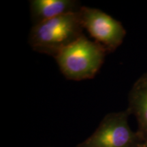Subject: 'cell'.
<instances>
[{"mask_svg":"<svg viewBox=\"0 0 147 147\" xmlns=\"http://www.w3.org/2000/svg\"><path fill=\"white\" fill-rule=\"evenodd\" d=\"M78 12H73L33 25L29 44L33 50L55 58L65 48L83 34Z\"/></svg>","mask_w":147,"mask_h":147,"instance_id":"obj_1","label":"cell"},{"mask_svg":"<svg viewBox=\"0 0 147 147\" xmlns=\"http://www.w3.org/2000/svg\"><path fill=\"white\" fill-rule=\"evenodd\" d=\"M106 49L84 35L65 48L55 59L63 75L68 80L93 78L104 63Z\"/></svg>","mask_w":147,"mask_h":147,"instance_id":"obj_2","label":"cell"},{"mask_svg":"<svg viewBox=\"0 0 147 147\" xmlns=\"http://www.w3.org/2000/svg\"><path fill=\"white\" fill-rule=\"evenodd\" d=\"M129 115L127 110L108 114L94 133L76 147H138L144 142L130 128Z\"/></svg>","mask_w":147,"mask_h":147,"instance_id":"obj_3","label":"cell"},{"mask_svg":"<svg viewBox=\"0 0 147 147\" xmlns=\"http://www.w3.org/2000/svg\"><path fill=\"white\" fill-rule=\"evenodd\" d=\"M82 26L107 51L113 52L123 42L126 31L120 22L97 8L82 6L79 11Z\"/></svg>","mask_w":147,"mask_h":147,"instance_id":"obj_4","label":"cell"},{"mask_svg":"<svg viewBox=\"0 0 147 147\" xmlns=\"http://www.w3.org/2000/svg\"><path fill=\"white\" fill-rule=\"evenodd\" d=\"M29 8L34 25L64 14L78 12L82 5L75 0H32Z\"/></svg>","mask_w":147,"mask_h":147,"instance_id":"obj_5","label":"cell"},{"mask_svg":"<svg viewBox=\"0 0 147 147\" xmlns=\"http://www.w3.org/2000/svg\"><path fill=\"white\" fill-rule=\"evenodd\" d=\"M130 115L136 118L137 133L144 142H147V72L134 84L129 93L128 108Z\"/></svg>","mask_w":147,"mask_h":147,"instance_id":"obj_6","label":"cell"},{"mask_svg":"<svg viewBox=\"0 0 147 147\" xmlns=\"http://www.w3.org/2000/svg\"><path fill=\"white\" fill-rule=\"evenodd\" d=\"M138 147H147V142H144L142 144H140Z\"/></svg>","mask_w":147,"mask_h":147,"instance_id":"obj_7","label":"cell"}]
</instances>
